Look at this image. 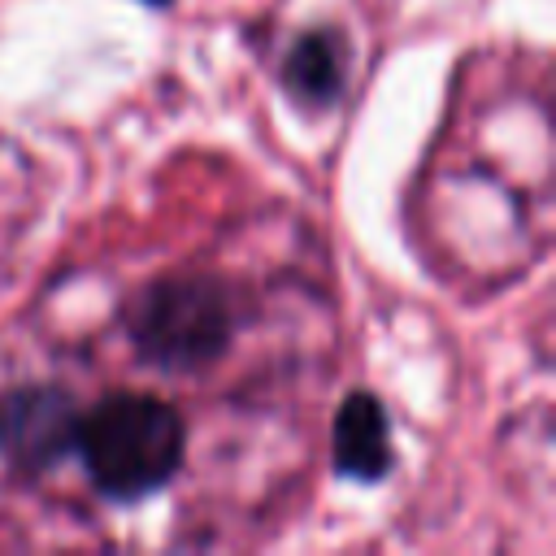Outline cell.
I'll return each instance as SVG.
<instances>
[{
  "mask_svg": "<svg viewBox=\"0 0 556 556\" xmlns=\"http://www.w3.org/2000/svg\"><path fill=\"white\" fill-rule=\"evenodd\" d=\"M74 452L109 500H143L161 491L187 452V421L174 404L156 395H109L78 413Z\"/></svg>",
  "mask_w": 556,
  "mask_h": 556,
  "instance_id": "1",
  "label": "cell"
},
{
  "mask_svg": "<svg viewBox=\"0 0 556 556\" xmlns=\"http://www.w3.org/2000/svg\"><path fill=\"white\" fill-rule=\"evenodd\" d=\"M239 330V291L217 274H161L126 308V334L161 374H200Z\"/></svg>",
  "mask_w": 556,
  "mask_h": 556,
  "instance_id": "2",
  "label": "cell"
},
{
  "mask_svg": "<svg viewBox=\"0 0 556 556\" xmlns=\"http://www.w3.org/2000/svg\"><path fill=\"white\" fill-rule=\"evenodd\" d=\"M78 404L61 387H9L0 391V456L22 473H43L74 452Z\"/></svg>",
  "mask_w": 556,
  "mask_h": 556,
  "instance_id": "3",
  "label": "cell"
},
{
  "mask_svg": "<svg viewBox=\"0 0 556 556\" xmlns=\"http://www.w3.org/2000/svg\"><path fill=\"white\" fill-rule=\"evenodd\" d=\"M330 447H334V469H339L343 478L378 482V478L391 473V465H395V452H391V421H387V408L378 404V395L352 391V395L339 404Z\"/></svg>",
  "mask_w": 556,
  "mask_h": 556,
  "instance_id": "4",
  "label": "cell"
},
{
  "mask_svg": "<svg viewBox=\"0 0 556 556\" xmlns=\"http://www.w3.org/2000/svg\"><path fill=\"white\" fill-rule=\"evenodd\" d=\"M282 87L313 109H326L343 91V48L330 30H304L287 61H282Z\"/></svg>",
  "mask_w": 556,
  "mask_h": 556,
  "instance_id": "5",
  "label": "cell"
},
{
  "mask_svg": "<svg viewBox=\"0 0 556 556\" xmlns=\"http://www.w3.org/2000/svg\"><path fill=\"white\" fill-rule=\"evenodd\" d=\"M143 4H152V9H161V4H169V0H143Z\"/></svg>",
  "mask_w": 556,
  "mask_h": 556,
  "instance_id": "6",
  "label": "cell"
}]
</instances>
